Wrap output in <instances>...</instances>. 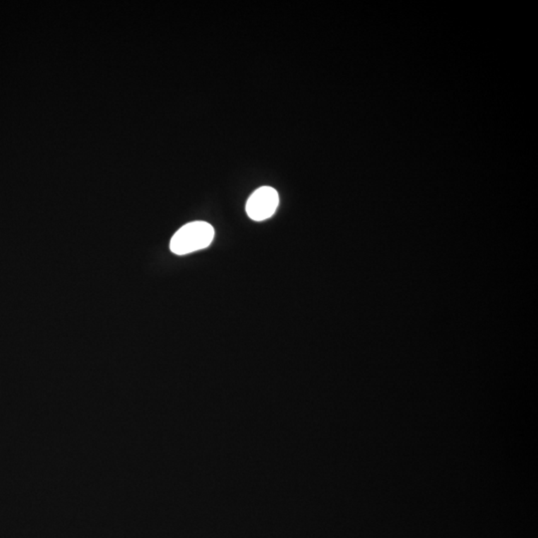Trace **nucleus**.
<instances>
[{
  "mask_svg": "<svg viewBox=\"0 0 538 538\" xmlns=\"http://www.w3.org/2000/svg\"><path fill=\"white\" fill-rule=\"evenodd\" d=\"M215 237L213 225L205 222H193L181 227L169 242L172 253L185 256L210 246Z\"/></svg>",
  "mask_w": 538,
  "mask_h": 538,
  "instance_id": "1",
  "label": "nucleus"
},
{
  "mask_svg": "<svg viewBox=\"0 0 538 538\" xmlns=\"http://www.w3.org/2000/svg\"><path fill=\"white\" fill-rule=\"evenodd\" d=\"M280 205L277 191L271 186H261L254 191L246 203L247 215L256 222L270 219Z\"/></svg>",
  "mask_w": 538,
  "mask_h": 538,
  "instance_id": "2",
  "label": "nucleus"
}]
</instances>
